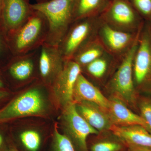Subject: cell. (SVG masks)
<instances>
[{"mask_svg": "<svg viewBox=\"0 0 151 151\" xmlns=\"http://www.w3.org/2000/svg\"><path fill=\"white\" fill-rule=\"evenodd\" d=\"M75 0H49L30 5L33 11L45 17L48 24L45 43L58 46L73 23V9Z\"/></svg>", "mask_w": 151, "mask_h": 151, "instance_id": "6da1fadb", "label": "cell"}, {"mask_svg": "<svg viewBox=\"0 0 151 151\" xmlns=\"http://www.w3.org/2000/svg\"><path fill=\"white\" fill-rule=\"evenodd\" d=\"M139 36L129 50L120 59L118 67L106 86V89L111 94L110 96L119 98L129 108L138 113L137 102L139 94L134 83L133 63Z\"/></svg>", "mask_w": 151, "mask_h": 151, "instance_id": "7a4b0ae2", "label": "cell"}, {"mask_svg": "<svg viewBox=\"0 0 151 151\" xmlns=\"http://www.w3.org/2000/svg\"><path fill=\"white\" fill-rule=\"evenodd\" d=\"M135 88L139 94L151 95V22H144L133 63Z\"/></svg>", "mask_w": 151, "mask_h": 151, "instance_id": "3957f363", "label": "cell"}, {"mask_svg": "<svg viewBox=\"0 0 151 151\" xmlns=\"http://www.w3.org/2000/svg\"><path fill=\"white\" fill-rule=\"evenodd\" d=\"M48 33L45 17L39 12L33 11L27 21L13 33L15 52L17 55H22L39 48L46 42Z\"/></svg>", "mask_w": 151, "mask_h": 151, "instance_id": "277c9868", "label": "cell"}, {"mask_svg": "<svg viewBox=\"0 0 151 151\" xmlns=\"http://www.w3.org/2000/svg\"><path fill=\"white\" fill-rule=\"evenodd\" d=\"M101 22L99 16L81 19L71 24L58 45L65 61L72 59L82 46L97 37Z\"/></svg>", "mask_w": 151, "mask_h": 151, "instance_id": "5b68a950", "label": "cell"}, {"mask_svg": "<svg viewBox=\"0 0 151 151\" xmlns=\"http://www.w3.org/2000/svg\"><path fill=\"white\" fill-rule=\"evenodd\" d=\"M47 111L46 101L40 89L32 88L0 109V124L25 116H40Z\"/></svg>", "mask_w": 151, "mask_h": 151, "instance_id": "8992f818", "label": "cell"}, {"mask_svg": "<svg viewBox=\"0 0 151 151\" xmlns=\"http://www.w3.org/2000/svg\"><path fill=\"white\" fill-rule=\"evenodd\" d=\"M99 17L111 27L127 32H138L145 22L128 0H110Z\"/></svg>", "mask_w": 151, "mask_h": 151, "instance_id": "52a82bcc", "label": "cell"}, {"mask_svg": "<svg viewBox=\"0 0 151 151\" xmlns=\"http://www.w3.org/2000/svg\"><path fill=\"white\" fill-rule=\"evenodd\" d=\"M61 122L65 135L81 151H88L87 139L89 135L100 133L80 116L75 103L63 109Z\"/></svg>", "mask_w": 151, "mask_h": 151, "instance_id": "ba28073f", "label": "cell"}, {"mask_svg": "<svg viewBox=\"0 0 151 151\" xmlns=\"http://www.w3.org/2000/svg\"><path fill=\"white\" fill-rule=\"evenodd\" d=\"M141 29L137 33L125 32L115 29L102 21L97 37L106 51L120 59L133 46Z\"/></svg>", "mask_w": 151, "mask_h": 151, "instance_id": "9c48e42d", "label": "cell"}, {"mask_svg": "<svg viewBox=\"0 0 151 151\" xmlns=\"http://www.w3.org/2000/svg\"><path fill=\"white\" fill-rule=\"evenodd\" d=\"M81 73V67L74 60H65L62 71L52 84L57 101L63 109L74 103V86Z\"/></svg>", "mask_w": 151, "mask_h": 151, "instance_id": "30bf717a", "label": "cell"}, {"mask_svg": "<svg viewBox=\"0 0 151 151\" xmlns=\"http://www.w3.org/2000/svg\"><path fill=\"white\" fill-rule=\"evenodd\" d=\"M65 60L58 46L44 43L40 47L38 65L42 81L47 85H52L62 71Z\"/></svg>", "mask_w": 151, "mask_h": 151, "instance_id": "8fae6325", "label": "cell"}, {"mask_svg": "<svg viewBox=\"0 0 151 151\" xmlns=\"http://www.w3.org/2000/svg\"><path fill=\"white\" fill-rule=\"evenodd\" d=\"M32 11L27 0H4L1 13L5 28L14 33L27 21Z\"/></svg>", "mask_w": 151, "mask_h": 151, "instance_id": "7c38bea8", "label": "cell"}, {"mask_svg": "<svg viewBox=\"0 0 151 151\" xmlns=\"http://www.w3.org/2000/svg\"><path fill=\"white\" fill-rule=\"evenodd\" d=\"M75 103L77 112L91 127L99 133L110 131L112 124L106 109L88 101Z\"/></svg>", "mask_w": 151, "mask_h": 151, "instance_id": "4fadbf2b", "label": "cell"}, {"mask_svg": "<svg viewBox=\"0 0 151 151\" xmlns=\"http://www.w3.org/2000/svg\"><path fill=\"white\" fill-rule=\"evenodd\" d=\"M108 99L109 106L107 111L112 125L119 127L140 125L148 130L139 115L134 113L122 100L113 96H110Z\"/></svg>", "mask_w": 151, "mask_h": 151, "instance_id": "5bb4252c", "label": "cell"}, {"mask_svg": "<svg viewBox=\"0 0 151 151\" xmlns=\"http://www.w3.org/2000/svg\"><path fill=\"white\" fill-rule=\"evenodd\" d=\"M74 103L88 101L96 103L108 110L109 106L108 98L104 96L96 86L83 75L78 76L73 90Z\"/></svg>", "mask_w": 151, "mask_h": 151, "instance_id": "9a60e30c", "label": "cell"}, {"mask_svg": "<svg viewBox=\"0 0 151 151\" xmlns=\"http://www.w3.org/2000/svg\"><path fill=\"white\" fill-rule=\"evenodd\" d=\"M110 131L124 143L129 146L151 147V133L140 125L119 127L112 125Z\"/></svg>", "mask_w": 151, "mask_h": 151, "instance_id": "2e32d148", "label": "cell"}, {"mask_svg": "<svg viewBox=\"0 0 151 151\" xmlns=\"http://www.w3.org/2000/svg\"><path fill=\"white\" fill-rule=\"evenodd\" d=\"M39 48L27 54L18 55L17 59L9 67V73L12 78L16 81L23 82L32 77L35 62L38 59Z\"/></svg>", "mask_w": 151, "mask_h": 151, "instance_id": "e0dca14e", "label": "cell"}, {"mask_svg": "<svg viewBox=\"0 0 151 151\" xmlns=\"http://www.w3.org/2000/svg\"><path fill=\"white\" fill-rule=\"evenodd\" d=\"M110 0H75L73 22L78 20L100 16Z\"/></svg>", "mask_w": 151, "mask_h": 151, "instance_id": "ac0fdd59", "label": "cell"}, {"mask_svg": "<svg viewBox=\"0 0 151 151\" xmlns=\"http://www.w3.org/2000/svg\"><path fill=\"white\" fill-rule=\"evenodd\" d=\"M120 59L107 51L102 56L81 68V70L96 80H102L105 78L112 67L119 63Z\"/></svg>", "mask_w": 151, "mask_h": 151, "instance_id": "d6986e66", "label": "cell"}, {"mask_svg": "<svg viewBox=\"0 0 151 151\" xmlns=\"http://www.w3.org/2000/svg\"><path fill=\"white\" fill-rule=\"evenodd\" d=\"M107 51L98 37L82 46L72 60L83 68L90 63L102 56Z\"/></svg>", "mask_w": 151, "mask_h": 151, "instance_id": "ffe728a7", "label": "cell"}, {"mask_svg": "<svg viewBox=\"0 0 151 151\" xmlns=\"http://www.w3.org/2000/svg\"><path fill=\"white\" fill-rule=\"evenodd\" d=\"M101 135L99 133L97 138L90 146V151H123L127 149L122 141L111 132L108 131Z\"/></svg>", "mask_w": 151, "mask_h": 151, "instance_id": "44dd1931", "label": "cell"}, {"mask_svg": "<svg viewBox=\"0 0 151 151\" xmlns=\"http://www.w3.org/2000/svg\"><path fill=\"white\" fill-rule=\"evenodd\" d=\"M138 113L151 133V95L139 94L137 102Z\"/></svg>", "mask_w": 151, "mask_h": 151, "instance_id": "7402d4cb", "label": "cell"}, {"mask_svg": "<svg viewBox=\"0 0 151 151\" xmlns=\"http://www.w3.org/2000/svg\"><path fill=\"white\" fill-rule=\"evenodd\" d=\"M20 139L25 147L29 151H37L41 144V137L38 132L35 130H26L22 132Z\"/></svg>", "mask_w": 151, "mask_h": 151, "instance_id": "603a6c76", "label": "cell"}, {"mask_svg": "<svg viewBox=\"0 0 151 151\" xmlns=\"http://www.w3.org/2000/svg\"><path fill=\"white\" fill-rule=\"evenodd\" d=\"M53 151H75L73 143L65 135L60 134L55 127L53 142Z\"/></svg>", "mask_w": 151, "mask_h": 151, "instance_id": "cb8c5ba5", "label": "cell"}, {"mask_svg": "<svg viewBox=\"0 0 151 151\" xmlns=\"http://www.w3.org/2000/svg\"><path fill=\"white\" fill-rule=\"evenodd\" d=\"M145 21L151 22V0H129Z\"/></svg>", "mask_w": 151, "mask_h": 151, "instance_id": "d4e9b609", "label": "cell"}, {"mask_svg": "<svg viewBox=\"0 0 151 151\" xmlns=\"http://www.w3.org/2000/svg\"><path fill=\"white\" fill-rule=\"evenodd\" d=\"M126 151H151V147L142 146H129L127 147Z\"/></svg>", "mask_w": 151, "mask_h": 151, "instance_id": "484cf974", "label": "cell"}, {"mask_svg": "<svg viewBox=\"0 0 151 151\" xmlns=\"http://www.w3.org/2000/svg\"><path fill=\"white\" fill-rule=\"evenodd\" d=\"M6 141L4 134L0 132V151H8L6 148Z\"/></svg>", "mask_w": 151, "mask_h": 151, "instance_id": "4316f807", "label": "cell"}, {"mask_svg": "<svg viewBox=\"0 0 151 151\" xmlns=\"http://www.w3.org/2000/svg\"><path fill=\"white\" fill-rule=\"evenodd\" d=\"M9 93L4 89H0V102L8 97Z\"/></svg>", "mask_w": 151, "mask_h": 151, "instance_id": "83f0119b", "label": "cell"}, {"mask_svg": "<svg viewBox=\"0 0 151 151\" xmlns=\"http://www.w3.org/2000/svg\"><path fill=\"white\" fill-rule=\"evenodd\" d=\"M8 151H19L13 145H10Z\"/></svg>", "mask_w": 151, "mask_h": 151, "instance_id": "f1b7e54d", "label": "cell"}, {"mask_svg": "<svg viewBox=\"0 0 151 151\" xmlns=\"http://www.w3.org/2000/svg\"><path fill=\"white\" fill-rule=\"evenodd\" d=\"M5 85L4 81L0 78V89H4L5 88Z\"/></svg>", "mask_w": 151, "mask_h": 151, "instance_id": "f546056e", "label": "cell"}, {"mask_svg": "<svg viewBox=\"0 0 151 151\" xmlns=\"http://www.w3.org/2000/svg\"><path fill=\"white\" fill-rule=\"evenodd\" d=\"M3 1L4 0H0V14L1 13L2 9Z\"/></svg>", "mask_w": 151, "mask_h": 151, "instance_id": "4dcf8cb0", "label": "cell"}, {"mask_svg": "<svg viewBox=\"0 0 151 151\" xmlns=\"http://www.w3.org/2000/svg\"><path fill=\"white\" fill-rule=\"evenodd\" d=\"M37 1V3H40L42 2L46 1H48L49 0H36Z\"/></svg>", "mask_w": 151, "mask_h": 151, "instance_id": "1f68e13d", "label": "cell"}, {"mask_svg": "<svg viewBox=\"0 0 151 151\" xmlns=\"http://www.w3.org/2000/svg\"><path fill=\"white\" fill-rule=\"evenodd\" d=\"M1 39L0 37V52H1Z\"/></svg>", "mask_w": 151, "mask_h": 151, "instance_id": "d6a6232c", "label": "cell"}, {"mask_svg": "<svg viewBox=\"0 0 151 151\" xmlns=\"http://www.w3.org/2000/svg\"><path fill=\"white\" fill-rule=\"evenodd\" d=\"M126 150H127V149H126ZM126 151V150H124V151Z\"/></svg>", "mask_w": 151, "mask_h": 151, "instance_id": "836d02e7", "label": "cell"}, {"mask_svg": "<svg viewBox=\"0 0 151 151\" xmlns=\"http://www.w3.org/2000/svg\"><path fill=\"white\" fill-rule=\"evenodd\" d=\"M128 1H129V0H128Z\"/></svg>", "mask_w": 151, "mask_h": 151, "instance_id": "e575fe53", "label": "cell"}]
</instances>
